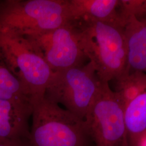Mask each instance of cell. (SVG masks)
Instances as JSON below:
<instances>
[{
  "instance_id": "ba28073f",
  "label": "cell",
  "mask_w": 146,
  "mask_h": 146,
  "mask_svg": "<svg viewBox=\"0 0 146 146\" xmlns=\"http://www.w3.org/2000/svg\"><path fill=\"white\" fill-rule=\"evenodd\" d=\"M32 109L0 99V142H29Z\"/></svg>"
},
{
  "instance_id": "52a82bcc",
  "label": "cell",
  "mask_w": 146,
  "mask_h": 146,
  "mask_svg": "<svg viewBox=\"0 0 146 146\" xmlns=\"http://www.w3.org/2000/svg\"><path fill=\"white\" fill-rule=\"evenodd\" d=\"M24 37L53 73L82 66L88 60L81 47L76 28L72 21Z\"/></svg>"
},
{
  "instance_id": "9a60e30c",
  "label": "cell",
  "mask_w": 146,
  "mask_h": 146,
  "mask_svg": "<svg viewBox=\"0 0 146 146\" xmlns=\"http://www.w3.org/2000/svg\"><path fill=\"white\" fill-rule=\"evenodd\" d=\"M0 146H29V142H0Z\"/></svg>"
},
{
  "instance_id": "5b68a950",
  "label": "cell",
  "mask_w": 146,
  "mask_h": 146,
  "mask_svg": "<svg viewBox=\"0 0 146 146\" xmlns=\"http://www.w3.org/2000/svg\"><path fill=\"white\" fill-rule=\"evenodd\" d=\"M125 106L109 83L101 88L84 120L95 146H129Z\"/></svg>"
},
{
  "instance_id": "7c38bea8",
  "label": "cell",
  "mask_w": 146,
  "mask_h": 146,
  "mask_svg": "<svg viewBox=\"0 0 146 146\" xmlns=\"http://www.w3.org/2000/svg\"><path fill=\"white\" fill-rule=\"evenodd\" d=\"M0 99L10 101L32 109L31 94L11 72L1 48Z\"/></svg>"
},
{
  "instance_id": "2e32d148",
  "label": "cell",
  "mask_w": 146,
  "mask_h": 146,
  "mask_svg": "<svg viewBox=\"0 0 146 146\" xmlns=\"http://www.w3.org/2000/svg\"><path fill=\"white\" fill-rule=\"evenodd\" d=\"M138 146H146V133L141 137Z\"/></svg>"
},
{
  "instance_id": "8992f818",
  "label": "cell",
  "mask_w": 146,
  "mask_h": 146,
  "mask_svg": "<svg viewBox=\"0 0 146 146\" xmlns=\"http://www.w3.org/2000/svg\"><path fill=\"white\" fill-rule=\"evenodd\" d=\"M0 48L11 72L35 99L44 96L53 72L24 37L0 33Z\"/></svg>"
},
{
  "instance_id": "9c48e42d",
  "label": "cell",
  "mask_w": 146,
  "mask_h": 146,
  "mask_svg": "<svg viewBox=\"0 0 146 146\" xmlns=\"http://www.w3.org/2000/svg\"><path fill=\"white\" fill-rule=\"evenodd\" d=\"M119 2L120 0H68L69 21L87 20L124 27Z\"/></svg>"
},
{
  "instance_id": "5bb4252c",
  "label": "cell",
  "mask_w": 146,
  "mask_h": 146,
  "mask_svg": "<svg viewBox=\"0 0 146 146\" xmlns=\"http://www.w3.org/2000/svg\"><path fill=\"white\" fill-rule=\"evenodd\" d=\"M119 11L125 26L130 16L146 20V0H120Z\"/></svg>"
},
{
  "instance_id": "4fadbf2b",
  "label": "cell",
  "mask_w": 146,
  "mask_h": 146,
  "mask_svg": "<svg viewBox=\"0 0 146 146\" xmlns=\"http://www.w3.org/2000/svg\"><path fill=\"white\" fill-rule=\"evenodd\" d=\"M115 81L117 88L115 92L120 96L125 106L146 89V74L141 72H131Z\"/></svg>"
},
{
  "instance_id": "8fae6325",
  "label": "cell",
  "mask_w": 146,
  "mask_h": 146,
  "mask_svg": "<svg viewBox=\"0 0 146 146\" xmlns=\"http://www.w3.org/2000/svg\"><path fill=\"white\" fill-rule=\"evenodd\" d=\"M124 114L129 146H138L146 133V89L125 104Z\"/></svg>"
},
{
  "instance_id": "6da1fadb",
  "label": "cell",
  "mask_w": 146,
  "mask_h": 146,
  "mask_svg": "<svg viewBox=\"0 0 146 146\" xmlns=\"http://www.w3.org/2000/svg\"><path fill=\"white\" fill-rule=\"evenodd\" d=\"M73 22L81 48L99 78L109 83L128 74L124 27L87 20Z\"/></svg>"
},
{
  "instance_id": "7a4b0ae2",
  "label": "cell",
  "mask_w": 146,
  "mask_h": 146,
  "mask_svg": "<svg viewBox=\"0 0 146 146\" xmlns=\"http://www.w3.org/2000/svg\"><path fill=\"white\" fill-rule=\"evenodd\" d=\"M29 146H90L84 120L45 96L34 100Z\"/></svg>"
},
{
  "instance_id": "30bf717a",
  "label": "cell",
  "mask_w": 146,
  "mask_h": 146,
  "mask_svg": "<svg viewBox=\"0 0 146 146\" xmlns=\"http://www.w3.org/2000/svg\"><path fill=\"white\" fill-rule=\"evenodd\" d=\"M128 73L146 74V20L130 16L124 27Z\"/></svg>"
},
{
  "instance_id": "277c9868",
  "label": "cell",
  "mask_w": 146,
  "mask_h": 146,
  "mask_svg": "<svg viewBox=\"0 0 146 146\" xmlns=\"http://www.w3.org/2000/svg\"><path fill=\"white\" fill-rule=\"evenodd\" d=\"M102 82L89 61L53 73L44 96L84 121Z\"/></svg>"
},
{
  "instance_id": "3957f363",
  "label": "cell",
  "mask_w": 146,
  "mask_h": 146,
  "mask_svg": "<svg viewBox=\"0 0 146 146\" xmlns=\"http://www.w3.org/2000/svg\"><path fill=\"white\" fill-rule=\"evenodd\" d=\"M69 21L68 0L0 1V33L26 36L56 28Z\"/></svg>"
}]
</instances>
